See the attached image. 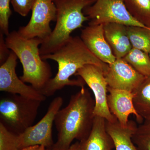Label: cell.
I'll list each match as a JSON object with an SVG mask.
<instances>
[{"label": "cell", "instance_id": "cell-1", "mask_svg": "<svg viewBox=\"0 0 150 150\" xmlns=\"http://www.w3.org/2000/svg\"><path fill=\"white\" fill-rule=\"evenodd\" d=\"M44 60L50 59L57 62V74L51 78L40 93L50 97L66 86L84 87L85 82L81 78L71 80L70 77L78 70L87 64H93L101 67L105 74L108 69V64L99 60L83 43L80 37L71 36L67 42L52 54L41 56Z\"/></svg>", "mask_w": 150, "mask_h": 150}, {"label": "cell", "instance_id": "cell-2", "mask_svg": "<svg viewBox=\"0 0 150 150\" xmlns=\"http://www.w3.org/2000/svg\"><path fill=\"white\" fill-rule=\"evenodd\" d=\"M95 100L84 87L73 95L67 106L56 113L54 123L58 132L57 142L48 149L68 150L75 139L81 142L88 137L95 117Z\"/></svg>", "mask_w": 150, "mask_h": 150}, {"label": "cell", "instance_id": "cell-3", "mask_svg": "<svg viewBox=\"0 0 150 150\" xmlns=\"http://www.w3.org/2000/svg\"><path fill=\"white\" fill-rule=\"evenodd\" d=\"M5 41L7 47L16 55L22 65L23 74L21 79L40 92L52 75L50 65L40 54L39 46L43 40L38 38H25L18 31L13 30L6 36Z\"/></svg>", "mask_w": 150, "mask_h": 150}, {"label": "cell", "instance_id": "cell-4", "mask_svg": "<svg viewBox=\"0 0 150 150\" xmlns=\"http://www.w3.org/2000/svg\"><path fill=\"white\" fill-rule=\"evenodd\" d=\"M96 0H54L57 17L56 24L51 35L40 46L41 56L52 54L58 50L71 37L75 30L82 27L88 18L84 9Z\"/></svg>", "mask_w": 150, "mask_h": 150}, {"label": "cell", "instance_id": "cell-5", "mask_svg": "<svg viewBox=\"0 0 150 150\" xmlns=\"http://www.w3.org/2000/svg\"><path fill=\"white\" fill-rule=\"evenodd\" d=\"M41 102L19 95L8 93L0 100V122L12 132L21 134L33 125Z\"/></svg>", "mask_w": 150, "mask_h": 150}, {"label": "cell", "instance_id": "cell-6", "mask_svg": "<svg viewBox=\"0 0 150 150\" xmlns=\"http://www.w3.org/2000/svg\"><path fill=\"white\" fill-rule=\"evenodd\" d=\"M83 13L90 20L88 24H104L110 23L126 26L149 28L137 21L129 13L124 0H96L84 9Z\"/></svg>", "mask_w": 150, "mask_h": 150}, {"label": "cell", "instance_id": "cell-7", "mask_svg": "<svg viewBox=\"0 0 150 150\" xmlns=\"http://www.w3.org/2000/svg\"><path fill=\"white\" fill-rule=\"evenodd\" d=\"M63 103V98L58 96L53 100L46 115L39 122L32 125L18 134L20 149L35 146H43L51 149L54 145L52 137V127L55 116L61 109Z\"/></svg>", "mask_w": 150, "mask_h": 150}, {"label": "cell", "instance_id": "cell-8", "mask_svg": "<svg viewBox=\"0 0 150 150\" xmlns=\"http://www.w3.org/2000/svg\"><path fill=\"white\" fill-rule=\"evenodd\" d=\"M75 76L81 78L93 92L95 102V116L102 117L112 123L118 121L110 112L108 105V86L102 68L95 65H86L78 70Z\"/></svg>", "mask_w": 150, "mask_h": 150}, {"label": "cell", "instance_id": "cell-9", "mask_svg": "<svg viewBox=\"0 0 150 150\" xmlns=\"http://www.w3.org/2000/svg\"><path fill=\"white\" fill-rule=\"evenodd\" d=\"M32 15L26 25L21 27L18 32L28 39L38 38L43 41L51 35V21H56L57 11L54 0H36Z\"/></svg>", "mask_w": 150, "mask_h": 150}, {"label": "cell", "instance_id": "cell-10", "mask_svg": "<svg viewBox=\"0 0 150 150\" xmlns=\"http://www.w3.org/2000/svg\"><path fill=\"white\" fill-rule=\"evenodd\" d=\"M18 57L11 51L8 59L0 67V91L18 94L32 99L46 100V97L31 86H28L19 78L16 69Z\"/></svg>", "mask_w": 150, "mask_h": 150}, {"label": "cell", "instance_id": "cell-11", "mask_svg": "<svg viewBox=\"0 0 150 150\" xmlns=\"http://www.w3.org/2000/svg\"><path fill=\"white\" fill-rule=\"evenodd\" d=\"M105 79L108 87L133 92L146 77L134 69L123 59H117L108 65Z\"/></svg>", "mask_w": 150, "mask_h": 150}, {"label": "cell", "instance_id": "cell-12", "mask_svg": "<svg viewBox=\"0 0 150 150\" xmlns=\"http://www.w3.org/2000/svg\"><path fill=\"white\" fill-rule=\"evenodd\" d=\"M108 105L110 112L117 118L121 126L126 127L129 123L131 114L136 116L138 123H142L143 118L137 112L134 103V93L132 92L108 87Z\"/></svg>", "mask_w": 150, "mask_h": 150}, {"label": "cell", "instance_id": "cell-13", "mask_svg": "<svg viewBox=\"0 0 150 150\" xmlns=\"http://www.w3.org/2000/svg\"><path fill=\"white\" fill-rule=\"evenodd\" d=\"M80 38L87 48L101 62L109 65L116 60L105 37L103 24H88L82 30Z\"/></svg>", "mask_w": 150, "mask_h": 150}, {"label": "cell", "instance_id": "cell-14", "mask_svg": "<svg viewBox=\"0 0 150 150\" xmlns=\"http://www.w3.org/2000/svg\"><path fill=\"white\" fill-rule=\"evenodd\" d=\"M103 25L105 37L115 58H123L133 48L127 26L114 23Z\"/></svg>", "mask_w": 150, "mask_h": 150}, {"label": "cell", "instance_id": "cell-15", "mask_svg": "<svg viewBox=\"0 0 150 150\" xmlns=\"http://www.w3.org/2000/svg\"><path fill=\"white\" fill-rule=\"evenodd\" d=\"M106 120L95 116L88 137L80 142L82 150H112L113 141L106 130Z\"/></svg>", "mask_w": 150, "mask_h": 150}, {"label": "cell", "instance_id": "cell-16", "mask_svg": "<svg viewBox=\"0 0 150 150\" xmlns=\"http://www.w3.org/2000/svg\"><path fill=\"white\" fill-rule=\"evenodd\" d=\"M106 130L114 144L115 150H138L132 141V137L137 128L133 121H129L126 127L121 126L118 121H106Z\"/></svg>", "mask_w": 150, "mask_h": 150}, {"label": "cell", "instance_id": "cell-17", "mask_svg": "<svg viewBox=\"0 0 150 150\" xmlns=\"http://www.w3.org/2000/svg\"><path fill=\"white\" fill-rule=\"evenodd\" d=\"M133 93L134 106L138 114L145 120H150V76L146 77Z\"/></svg>", "mask_w": 150, "mask_h": 150}, {"label": "cell", "instance_id": "cell-18", "mask_svg": "<svg viewBox=\"0 0 150 150\" xmlns=\"http://www.w3.org/2000/svg\"><path fill=\"white\" fill-rule=\"evenodd\" d=\"M125 5L137 21L150 28V0H124Z\"/></svg>", "mask_w": 150, "mask_h": 150}, {"label": "cell", "instance_id": "cell-19", "mask_svg": "<svg viewBox=\"0 0 150 150\" xmlns=\"http://www.w3.org/2000/svg\"><path fill=\"white\" fill-rule=\"evenodd\" d=\"M123 59L144 76H150V58L149 54L132 48Z\"/></svg>", "mask_w": 150, "mask_h": 150}, {"label": "cell", "instance_id": "cell-20", "mask_svg": "<svg viewBox=\"0 0 150 150\" xmlns=\"http://www.w3.org/2000/svg\"><path fill=\"white\" fill-rule=\"evenodd\" d=\"M127 30L132 48L149 54L150 51V28L127 26Z\"/></svg>", "mask_w": 150, "mask_h": 150}, {"label": "cell", "instance_id": "cell-21", "mask_svg": "<svg viewBox=\"0 0 150 150\" xmlns=\"http://www.w3.org/2000/svg\"><path fill=\"white\" fill-rule=\"evenodd\" d=\"M132 139L138 150H150V120L137 126Z\"/></svg>", "mask_w": 150, "mask_h": 150}, {"label": "cell", "instance_id": "cell-22", "mask_svg": "<svg viewBox=\"0 0 150 150\" xmlns=\"http://www.w3.org/2000/svg\"><path fill=\"white\" fill-rule=\"evenodd\" d=\"M18 134L9 130L0 122V150H19Z\"/></svg>", "mask_w": 150, "mask_h": 150}, {"label": "cell", "instance_id": "cell-23", "mask_svg": "<svg viewBox=\"0 0 150 150\" xmlns=\"http://www.w3.org/2000/svg\"><path fill=\"white\" fill-rule=\"evenodd\" d=\"M11 0H0V31L6 36L9 34V21L12 14Z\"/></svg>", "mask_w": 150, "mask_h": 150}, {"label": "cell", "instance_id": "cell-24", "mask_svg": "<svg viewBox=\"0 0 150 150\" xmlns=\"http://www.w3.org/2000/svg\"><path fill=\"white\" fill-rule=\"evenodd\" d=\"M36 0H11L15 12L22 16H27L32 10Z\"/></svg>", "mask_w": 150, "mask_h": 150}, {"label": "cell", "instance_id": "cell-25", "mask_svg": "<svg viewBox=\"0 0 150 150\" xmlns=\"http://www.w3.org/2000/svg\"><path fill=\"white\" fill-rule=\"evenodd\" d=\"M3 33H0V64L1 65L5 62L10 54L11 51L6 44L5 38Z\"/></svg>", "mask_w": 150, "mask_h": 150}, {"label": "cell", "instance_id": "cell-26", "mask_svg": "<svg viewBox=\"0 0 150 150\" xmlns=\"http://www.w3.org/2000/svg\"><path fill=\"white\" fill-rule=\"evenodd\" d=\"M68 150H82L80 142H76L71 145Z\"/></svg>", "mask_w": 150, "mask_h": 150}, {"label": "cell", "instance_id": "cell-27", "mask_svg": "<svg viewBox=\"0 0 150 150\" xmlns=\"http://www.w3.org/2000/svg\"><path fill=\"white\" fill-rule=\"evenodd\" d=\"M40 146H32L23 148L19 150H38Z\"/></svg>", "mask_w": 150, "mask_h": 150}, {"label": "cell", "instance_id": "cell-28", "mask_svg": "<svg viewBox=\"0 0 150 150\" xmlns=\"http://www.w3.org/2000/svg\"><path fill=\"white\" fill-rule=\"evenodd\" d=\"M38 150H48V149H46L44 146H40V147H39Z\"/></svg>", "mask_w": 150, "mask_h": 150}, {"label": "cell", "instance_id": "cell-29", "mask_svg": "<svg viewBox=\"0 0 150 150\" xmlns=\"http://www.w3.org/2000/svg\"><path fill=\"white\" fill-rule=\"evenodd\" d=\"M149 56L150 58V51L149 53Z\"/></svg>", "mask_w": 150, "mask_h": 150}, {"label": "cell", "instance_id": "cell-30", "mask_svg": "<svg viewBox=\"0 0 150 150\" xmlns=\"http://www.w3.org/2000/svg\"><path fill=\"white\" fill-rule=\"evenodd\" d=\"M48 149V150H51V149Z\"/></svg>", "mask_w": 150, "mask_h": 150}, {"label": "cell", "instance_id": "cell-31", "mask_svg": "<svg viewBox=\"0 0 150 150\" xmlns=\"http://www.w3.org/2000/svg\"></svg>", "mask_w": 150, "mask_h": 150}]
</instances>
